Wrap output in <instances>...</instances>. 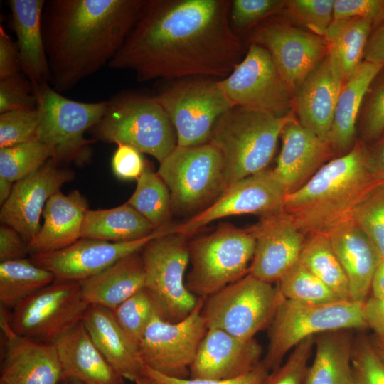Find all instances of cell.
Returning a JSON list of instances; mask_svg holds the SVG:
<instances>
[{
    "label": "cell",
    "instance_id": "1",
    "mask_svg": "<svg viewBox=\"0 0 384 384\" xmlns=\"http://www.w3.org/2000/svg\"><path fill=\"white\" fill-rule=\"evenodd\" d=\"M229 0H146L109 63L139 82L228 76L247 50L230 23Z\"/></svg>",
    "mask_w": 384,
    "mask_h": 384
},
{
    "label": "cell",
    "instance_id": "2",
    "mask_svg": "<svg viewBox=\"0 0 384 384\" xmlns=\"http://www.w3.org/2000/svg\"><path fill=\"white\" fill-rule=\"evenodd\" d=\"M145 1H46L41 27L50 87L62 94L108 65Z\"/></svg>",
    "mask_w": 384,
    "mask_h": 384
},
{
    "label": "cell",
    "instance_id": "3",
    "mask_svg": "<svg viewBox=\"0 0 384 384\" xmlns=\"http://www.w3.org/2000/svg\"><path fill=\"white\" fill-rule=\"evenodd\" d=\"M384 183L364 149L355 145L322 166L300 188L285 196L283 212L306 236L327 235L352 220L356 208Z\"/></svg>",
    "mask_w": 384,
    "mask_h": 384
},
{
    "label": "cell",
    "instance_id": "4",
    "mask_svg": "<svg viewBox=\"0 0 384 384\" xmlns=\"http://www.w3.org/2000/svg\"><path fill=\"white\" fill-rule=\"evenodd\" d=\"M294 118L292 110L285 115H277L234 106L218 119L208 143L222 156L226 188L266 169L284 127Z\"/></svg>",
    "mask_w": 384,
    "mask_h": 384
},
{
    "label": "cell",
    "instance_id": "5",
    "mask_svg": "<svg viewBox=\"0 0 384 384\" xmlns=\"http://www.w3.org/2000/svg\"><path fill=\"white\" fill-rule=\"evenodd\" d=\"M94 140L124 144L154 157L159 164L177 146L175 129L155 97L118 94L89 131Z\"/></svg>",
    "mask_w": 384,
    "mask_h": 384
},
{
    "label": "cell",
    "instance_id": "6",
    "mask_svg": "<svg viewBox=\"0 0 384 384\" xmlns=\"http://www.w3.org/2000/svg\"><path fill=\"white\" fill-rule=\"evenodd\" d=\"M188 246L191 269L186 287L206 298L248 273L255 237L251 228L223 223L208 235L190 240Z\"/></svg>",
    "mask_w": 384,
    "mask_h": 384
},
{
    "label": "cell",
    "instance_id": "7",
    "mask_svg": "<svg viewBox=\"0 0 384 384\" xmlns=\"http://www.w3.org/2000/svg\"><path fill=\"white\" fill-rule=\"evenodd\" d=\"M267 352L262 361L270 369L281 365L284 356L302 341L319 334L367 327L363 302L353 300L308 304L283 298L270 326Z\"/></svg>",
    "mask_w": 384,
    "mask_h": 384
},
{
    "label": "cell",
    "instance_id": "8",
    "mask_svg": "<svg viewBox=\"0 0 384 384\" xmlns=\"http://www.w3.org/2000/svg\"><path fill=\"white\" fill-rule=\"evenodd\" d=\"M39 125L37 139L46 144L58 164L82 165L91 157L90 144L84 134L105 112L107 100L82 102L69 99L50 85L36 90Z\"/></svg>",
    "mask_w": 384,
    "mask_h": 384
},
{
    "label": "cell",
    "instance_id": "9",
    "mask_svg": "<svg viewBox=\"0 0 384 384\" xmlns=\"http://www.w3.org/2000/svg\"><path fill=\"white\" fill-rule=\"evenodd\" d=\"M188 238L173 232V227L150 240L140 251L146 282L158 314L169 322L186 318L200 297L186 287L184 274L190 261Z\"/></svg>",
    "mask_w": 384,
    "mask_h": 384
},
{
    "label": "cell",
    "instance_id": "10",
    "mask_svg": "<svg viewBox=\"0 0 384 384\" xmlns=\"http://www.w3.org/2000/svg\"><path fill=\"white\" fill-rule=\"evenodd\" d=\"M283 298L277 286L247 273L205 298L201 313L208 329L251 339L270 326Z\"/></svg>",
    "mask_w": 384,
    "mask_h": 384
},
{
    "label": "cell",
    "instance_id": "11",
    "mask_svg": "<svg viewBox=\"0 0 384 384\" xmlns=\"http://www.w3.org/2000/svg\"><path fill=\"white\" fill-rule=\"evenodd\" d=\"M157 173L169 188L173 210L178 212L208 206L226 188L222 156L210 143L176 146L159 164Z\"/></svg>",
    "mask_w": 384,
    "mask_h": 384
},
{
    "label": "cell",
    "instance_id": "12",
    "mask_svg": "<svg viewBox=\"0 0 384 384\" xmlns=\"http://www.w3.org/2000/svg\"><path fill=\"white\" fill-rule=\"evenodd\" d=\"M154 97L168 114L179 146L208 143L218 119L234 107L218 80L208 78L180 79Z\"/></svg>",
    "mask_w": 384,
    "mask_h": 384
},
{
    "label": "cell",
    "instance_id": "13",
    "mask_svg": "<svg viewBox=\"0 0 384 384\" xmlns=\"http://www.w3.org/2000/svg\"><path fill=\"white\" fill-rule=\"evenodd\" d=\"M88 304L80 282L55 279L10 312V325L17 334L55 344L82 322Z\"/></svg>",
    "mask_w": 384,
    "mask_h": 384
},
{
    "label": "cell",
    "instance_id": "14",
    "mask_svg": "<svg viewBox=\"0 0 384 384\" xmlns=\"http://www.w3.org/2000/svg\"><path fill=\"white\" fill-rule=\"evenodd\" d=\"M205 298L184 319L172 323L157 313L138 343L145 367L169 378L186 379L208 327L201 311Z\"/></svg>",
    "mask_w": 384,
    "mask_h": 384
},
{
    "label": "cell",
    "instance_id": "15",
    "mask_svg": "<svg viewBox=\"0 0 384 384\" xmlns=\"http://www.w3.org/2000/svg\"><path fill=\"white\" fill-rule=\"evenodd\" d=\"M218 84L234 106L285 115L294 106L293 92L263 46L250 43L243 59Z\"/></svg>",
    "mask_w": 384,
    "mask_h": 384
},
{
    "label": "cell",
    "instance_id": "16",
    "mask_svg": "<svg viewBox=\"0 0 384 384\" xmlns=\"http://www.w3.org/2000/svg\"><path fill=\"white\" fill-rule=\"evenodd\" d=\"M287 194L272 170L266 169L231 184L206 208L173 227V232L189 238L207 224L225 217L273 215L283 211Z\"/></svg>",
    "mask_w": 384,
    "mask_h": 384
},
{
    "label": "cell",
    "instance_id": "17",
    "mask_svg": "<svg viewBox=\"0 0 384 384\" xmlns=\"http://www.w3.org/2000/svg\"><path fill=\"white\" fill-rule=\"evenodd\" d=\"M170 226L145 238L124 242L80 238L60 250L30 255L36 265L50 271L56 279L80 282L103 271L120 259L137 252Z\"/></svg>",
    "mask_w": 384,
    "mask_h": 384
},
{
    "label": "cell",
    "instance_id": "18",
    "mask_svg": "<svg viewBox=\"0 0 384 384\" xmlns=\"http://www.w3.org/2000/svg\"><path fill=\"white\" fill-rule=\"evenodd\" d=\"M251 41L268 50L293 92L329 51L324 37L282 23L260 27Z\"/></svg>",
    "mask_w": 384,
    "mask_h": 384
},
{
    "label": "cell",
    "instance_id": "19",
    "mask_svg": "<svg viewBox=\"0 0 384 384\" xmlns=\"http://www.w3.org/2000/svg\"><path fill=\"white\" fill-rule=\"evenodd\" d=\"M74 173L50 159L28 176L15 182L1 206L0 220L16 230L28 244L39 232L40 217L48 200L73 180Z\"/></svg>",
    "mask_w": 384,
    "mask_h": 384
},
{
    "label": "cell",
    "instance_id": "20",
    "mask_svg": "<svg viewBox=\"0 0 384 384\" xmlns=\"http://www.w3.org/2000/svg\"><path fill=\"white\" fill-rule=\"evenodd\" d=\"M0 326L4 336L0 380L9 384H58L62 368L54 344L15 333L8 308L1 305Z\"/></svg>",
    "mask_w": 384,
    "mask_h": 384
},
{
    "label": "cell",
    "instance_id": "21",
    "mask_svg": "<svg viewBox=\"0 0 384 384\" xmlns=\"http://www.w3.org/2000/svg\"><path fill=\"white\" fill-rule=\"evenodd\" d=\"M255 247L248 273L265 282H278L299 260L306 240L283 211L251 228Z\"/></svg>",
    "mask_w": 384,
    "mask_h": 384
},
{
    "label": "cell",
    "instance_id": "22",
    "mask_svg": "<svg viewBox=\"0 0 384 384\" xmlns=\"http://www.w3.org/2000/svg\"><path fill=\"white\" fill-rule=\"evenodd\" d=\"M343 82L338 62L329 50L293 92L299 122L328 142Z\"/></svg>",
    "mask_w": 384,
    "mask_h": 384
},
{
    "label": "cell",
    "instance_id": "23",
    "mask_svg": "<svg viewBox=\"0 0 384 384\" xmlns=\"http://www.w3.org/2000/svg\"><path fill=\"white\" fill-rule=\"evenodd\" d=\"M262 347L223 330L208 329L190 368L192 379H229L252 370L261 361Z\"/></svg>",
    "mask_w": 384,
    "mask_h": 384
},
{
    "label": "cell",
    "instance_id": "24",
    "mask_svg": "<svg viewBox=\"0 0 384 384\" xmlns=\"http://www.w3.org/2000/svg\"><path fill=\"white\" fill-rule=\"evenodd\" d=\"M281 137L282 149L272 171L289 193L302 186L322 166L332 149L329 142L295 118L285 125Z\"/></svg>",
    "mask_w": 384,
    "mask_h": 384
},
{
    "label": "cell",
    "instance_id": "25",
    "mask_svg": "<svg viewBox=\"0 0 384 384\" xmlns=\"http://www.w3.org/2000/svg\"><path fill=\"white\" fill-rule=\"evenodd\" d=\"M45 2V0L8 1L11 26L16 36L21 71L35 90L49 85L50 79L41 27Z\"/></svg>",
    "mask_w": 384,
    "mask_h": 384
},
{
    "label": "cell",
    "instance_id": "26",
    "mask_svg": "<svg viewBox=\"0 0 384 384\" xmlns=\"http://www.w3.org/2000/svg\"><path fill=\"white\" fill-rule=\"evenodd\" d=\"M82 323L101 353L124 379L135 383L145 375L138 345L119 325L111 311L88 305Z\"/></svg>",
    "mask_w": 384,
    "mask_h": 384
},
{
    "label": "cell",
    "instance_id": "27",
    "mask_svg": "<svg viewBox=\"0 0 384 384\" xmlns=\"http://www.w3.org/2000/svg\"><path fill=\"white\" fill-rule=\"evenodd\" d=\"M87 210L88 203L78 190L53 194L43 208V225L28 243L30 255L60 250L80 239Z\"/></svg>",
    "mask_w": 384,
    "mask_h": 384
},
{
    "label": "cell",
    "instance_id": "28",
    "mask_svg": "<svg viewBox=\"0 0 384 384\" xmlns=\"http://www.w3.org/2000/svg\"><path fill=\"white\" fill-rule=\"evenodd\" d=\"M326 235L346 276L351 299L363 302L380 262L375 248L353 220L334 228Z\"/></svg>",
    "mask_w": 384,
    "mask_h": 384
},
{
    "label": "cell",
    "instance_id": "29",
    "mask_svg": "<svg viewBox=\"0 0 384 384\" xmlns=\"http://www.w3.org/2000/svg\"><path fill=\"white\" fill-rule=\"evenodd\" d=\"M63 377L85 384H124V378L110 364L80 322L55 344Z\"/></svg>",
    "mask_w": 384,
    "mask_h": 384
},
{
    "label": "cell",
    "instance_id": "30",
    "mask_svg": "<svg viewBox=\"0 0 384 384\" xmlns=\"http://www.w3.org/2000/svg\"><path fill=\"white\" fill-rule=\"evenodd\" d=\"M146 274L140 251L117 261L103 271L80 282L88 305L111 311L145 287Z\"/></svg>",
    "mask_w": 384,
    "mask_h": 384
},
{
    "label": "cell",
    "instance_id": "31",
    "mask_svg": "<svg viewBox=\"0 0 384 384\" xmlns=\"http://www.w3.org/2000/svg\"><path fill=\"white\" fill-rule=\"evenodd\" d=\"M353 341L349 330L315 337V353L304 384H354L351 358Z\"/></svg>",
    "mask_w": 384,
    "mask_h": 384
},
{
    "label": "cell",
    "instance_id": "32",
    "mask_svg": "<svg viewBox=\"0 0 384 384\" xmlns=\"http://www.w3.org/2000/svg\"><path fill=\"white\" fill-rule=\"evenodd\" d=\"M383 66L363 61L341 90L329 137L332 149H348L355 135L356 122L362 100Z\"/></svg>",
    "mask_w": 384,
    "mask_h": 384
},
{
    "label": "cell",
    "instance_id": "33",
    "mask_svg": "<svg viewBox=\"0 0 384 384\" xmlns=\"http://www.w3.org/2000/svg\"><path fill=\"white\" fill-rule=\"evenodd\" d=\"M156 230L126 202L110 209H88L84 217L81 238L124 242L145 238Z\"/></svg>",
    "mask_w": 384,
    "mask_h": 384
},
{
    "label": "cell",
    "instance_id": "34",
    "mask_svg": "<svg viewBox=\"0 0 384 384\" xmlns=\"http://www.w3.org/2000/svg\"><path fill=\"white\" fill-rule=\"evenodd\" d=\"M373 23L368 18L334 19L324 38L335 56L344 82L361 63Z\"/></svg>",
    "mask_w": 384,
    "mask_h": 384
},
{
    "label": "cell",
    "instance_id": "35",
    "mask_svg": "<svg viewBox=\"0 0 384 384\" xmlns=\"http://www.w3.org/2000/svg\"><path fill=\"white\" fill-rule=\"evenodd\" d=\"M55 279L50 271L36 265L30 258L2 261L0 263V304L12 310Z\"/></svg>",
    "mask_w": 384,
    "mask_h": 384
},
{
    "label": "cell",
    "instance_id": "36",
    "mask_svg": "<svg viewBox=\"0 0 384 384\" xmlns=\"http://www.w3.org/2000/svg\"><path fill=\"white\" fill-rule=\"evenodd\" d=\"M299 262L329 287L341 300H352L346 276L324 234L308 235Z\"/></svg>",
    "mask_w": 384,
    "mask_h": 384
},
{
    "label": "cell",
    "instance_id": "37",
    "mask_svg": "<svg viewBox=\"0 0 384 384\" xmlns=\"http://www.w3.org/2000/svg\"><path fill=\"white\" fill-rule=\"evenodd\" d=\"M127 203L156 229L169 226L173 210L170 192L158 173L148 165L137 180L136 188Z\"/></svg>",
    "mask_w": 384,
    "mask_h": 384
},
{
    "label": "cell",
    "instance_id": "38",
    "mask_svg": "<svg viewBox=\"0 0 384 384\" xmlns=\"http://www.w3.org/2000/svg\"><path fill=\"white\" fill-rule=\"evenodd\" d=\"M277 282L282 297L293 302L320 304L341 300L299 262Z\"/></svg>",
    "mask_w": 384,
    "mask_h": 384
},
{
    "label": "cell",
    "instance_id": "39",
    "mask_svg": "<svg viewBox=\"0 0 384 384\" xmlns=\"http://www.w3.org/2000/svg\"><path fill=\"white\" fill-rule=\"evenodd\" d=\"M53 158L50 149L39 140L0 149V176L15 183Z\"/></svg>",
    "mask_w": 384,
    "mask_h": 384
},
{
    "label": "cell",
    "instance_id": "40",
    "mask_svg": "<svg viewBox=\"0 0 384 384\" xmlns=\"http://www.w3.org/2000/svg\"><path fill=\"white\" fill-rule=\"evenodd\" d=\"M112 312L124 332L138 345L157 309L152 296L144 287Z\"/></svg>",
    "mask_w": 384,
    "mask_h": 384
},
{
    "label": "cell",
    "instance_id": "41",
    "mask_svg": "<svg viewBox=\"0 0 384 384\" xmlns=\"http://www.w3.org/2000/svg\"><path fill=\"white\" fill-rule=\"evenodd\" d=\"M353 223L375 248L380 262L384 260V183L356 208Z\"/></svg>",
    "mask_w": 384,
    "mask_h": 384
},
{
    "label": "cell",
    "instance_id": "42",
    "mask_svg": "<svg viewBox=\"0 0 384 384\" xmlns=\"http://www.w3.org/2000/svg\"><path fill=\"white\" fill-rule=\"evenodd\" d=\"M38 109L15 110L0 114V149L37 139Z\"/></svg>",
    "mask_w": 384,
    "mask_h": 384
},
{
    "label": "cell",
    "instance_id": "43",
    "mask_svg": "<svg viewBox=\"0 0 384 384\" xmlns=\"http://www.w3.org/2000/svg\"><path fill=\"white\" fill-rule=\"evenodd\" d=\"M334 0H289L284 9L313 33L324 37L334 20Z\"/></svg>",
    "mask_w": 384,
    "mask_h": 384
},
{
    "label": "cell",
    "instance_id": "44",
    "mask_svg": "<svg viewBox=\"0 0 384 384\" xmlns=\"http://www.w3.org/2000/svg\"><path fill=\"white\" fill-rule=\"evenodd\" d=\"M283 0L230 1V23L236 35L248 30L264 18L284 9Z\"/></svg>",
    "mask_w": 384,
    "mask_h": 384
},
{
    "label": "cell",
    "instance_id": "45",
    "mask_svg": "<svg viewBox=\"0 0 384 384\" xmlns=\"http://www.w3.org/2000/svg\"><path fill=\"white\" fill-rule=\"evenodd\" d=\"M351 365L354 384H384V361L366 338L353 342Z\"/></svg>",
    "mask_w": 384,
    "mask_h": 384
},
{
    "label": "cell",
    "instance_id": "46",
    "mask_svg": "<svg viewBox=\"0 0 384 384\" xmlns=\"http://www.w3.org/2000/svg\"><path fill=\"white\" fill-rule=\"evenodd\" d=\"M316 336L297 344L285 362L268 374L263 384H304Z\"/></svg>",
    "mask_w": 384,
    "mask_h": 384
},
{
    "label": "cell",
    "instance_id": "47",
    "mask_svg": "<svg viewBox=\"0 0 384 384\" xmlns=\"http://www.w3.org/2000/svg\"><path fill=\"white\" fill-rule=\"evenodd\" d=\"M37 107L35 88L21 72L0 80V114L15 110H35Z\"/></svg>",
    "mask_w": 384,
    "mask_h": 384
},
{
    "label": "cell",
    "instance_id": "48",
    "mask_svg": "<svg viewBox=\"0 0 384 384\" xmlns=\"http://www.w3.org/2000/svg\"><path fill=\"white\" fill-rule=\"evenodd\" d=\"M142 153L129 145H117L111 166L114 176L123 181L137 180L146 168Z\"/></svg>",
    "mask_w": 384,
    "mask_h": 384
},
{
    "label": "cell",
    "instance_id": "49",
    "mask_svg": "<svg viewBox=\"0 0 384 384\" xmlns=\"http://www.w3.org/2000/svg\"><path fill=\"white\" fill-rule=\"evenodd\" d=\"M145 374L165 384H263L269 374V369L261 361L252 370L242 375L220 380L169 378L146 367H145Z\"/></svg>",
    "mask_w": 384,
    "mask_h": 384
},
{
    "label": "cell",
    "instance_id": "50",
    "mask_svg": "<svg viewBox=\"0 0 384 384\" xmlns=\"http://www.w3.org/2000/svg\"><path fill=\"white\" fill-rule=\"evenodd\" d=\"M384 16V1L335 0L334 19L368 18L373 23Z\"/></svg>",
    "mask_w": 384,
    "mask_h": 384
},
{
    "label": "cell",
    "instance_id": "51",
    "mask_svg": "<svg viewBox=\"0 0 384 384\" xmlns=\"http://www.w3.org/2000/svg\"><path fill=\"white\" fill-rule=\"evenodd\" d=\"M30 255L28 244L13 228L6 224L0 226V260L26 258Z\"/></svg>",
    "mask_w": 384,
    "mask_h": 384
},
{
    "label": "cell",
    "instance_id": "52",
    "mask_svg": "<svg viewBox=\"0 0 384 384\" xmlns=\"http://www.w3.org/2000/svg\"><path fill=\"white\" fill-rule=\"evenodd\" d=\"M18 52L16 43L0 27V80L21 73Z\"/></svg>",
    "mask_w": 384,
    "mask_h": 384
},
{
    "label": "cell",
    "instance_id": "53",
    "mask_svg": "<svg viewBox=\"0 0 384 384\" xmlns=\"http://www.w3.org/2000/svg\"><path fill=\"white\" fill-rule=\"evenodd\" d=\"M384 129V84L376 91L367 110L365 130L368 137H374Z\"/></svg>",
    "mask_w": 384,
    "mask_h": 384
},
{
    "label": "cell",
    "instance_id": "54",
    "mask_svg": "<svg viewBox=\"0 0 384 384\" xmlns=\"http://www.w3.org/2000/svg\"><path fill=\"white\" fill-rule=\"evenodd\" d=\"M363 314L367 327L378 337H384V297L370 296L363 302Z\"/></svg>",
    "mask_w": 384,
    "mask_h": 384
},
{
    "label": "cell",
    "instance_id": "55",
    "mask_svg": "<svg viewBox=\"0 0 384 384\" xmlns=\"http://www.w3.org/2000/svg\"><path fill=\"white\" fill-rule=\"evenodd\" d=\"M364 60L384 66V23L368 38Z\"/></svg>",
    "mask_w": 384,
    "mask_h": 384
},
{
    "label": "cell",
    "instance_id": "56",
    "mask_svg": "<svg viewBox=\"0 0 384 384\" xmlns=\"http://www.w3.org/2000/svg\"><path fill=\"white\" fill-rule=\"evenodd\" d=\"M370 289L373 296L384 297V260L379 262L375 270Z\"/></svg>",
    "mask_w": 384,
    "mask_h": 384
},
{
    "label": "cell",
    "instance_id": "57",
    "mask_svg": "<svg viewBox=\"0 0 384 384\" xmlns=\"http://www.w3.org/2000/svg\"><path fill=\"white\" fill-rule=\"evenodd\" d=\"M13 182L0 176V204L2 206L9 198L13 186Z\"/></svg>",
    "mask_w": 384,
    "mask_h": 384
},
{
    "label": "cell",
    "instance_id": "58",
    "mask_svg": "<svg viewBox=\"0 0 384 384\" xmlns=\"http://www.w3.org/2000/svg\"><path fill=\"white\" fill-rule=\"evenodd\" d=\"M135 384H165V383L159 381V380L150 375L145 374L144 376L138 379L135 382Z\"/></svg>",
    "mask_w": 384,
    "mask_h": 384
},
{
    "label": "cell",
    "instance_id": "59",
    "mask_svg": "<svg viewBox=\"0 0 384 384\" xmlns=\"http://www.w3.org/2000/svg\"><path fill=\"white\" fill-rule=\"evenodd\" d=\"M58 384H85L84 383L69 377L62 378Z\"/></svg>",
    "mask_w": 384,
    "mask_h": 384
},
{
    "label": "cell",
    "instance_id": "60",
    "mask_svg": "<svg viewBox=\"0 0 384 384\" xmlns=\"http://www.w3.org/2000/svg\"><path fill=\"white\" fill-rule=\"evenodd\" d=\"M373 346L375 349L376 350L377 353L379 354V356L381 357V358L384 361V346H382L376 343L375 345H373Z\"/></svg>",
    "mask_w": 384,
    "mask_h": 384
},
{
    "label": "cell",
    "instance_id": "61",
    "mask_svg": "<svg viewBox=\"0 0 384 384\" xmlns=\"http://www.w3.org/2000/svg\"><path fill=\"white\" fill-rule=\"evenodd\" d=\"M375 343L382 346H384V337H378L376 338L375 340Z\"/></svg>",
    "mask_w": 384,
    "mask_h": 384
},
{
    "label": "cell",
    "instance_id": "62",
    "mask_svg": "<svg viewBox=\"0 0 384 384\" xmlns=\"http://www.w3.org/2000/svg\"><path fill=\"white\" fill-rule=\"evenodd\" d=\"M0 384H9L6 382H4V381H2V380H0Z\"/></svg>",
    "mask_w": 384,
    "mask_h": 384
},
{
    "label": "cell",
    "instance_id": "63",
    "mask_svg": "<svg viewBox=\"0 0 384 384\" xmlns=\"http://www.w3.org/2000/svg\"><path fill=\"white\" fill-rule=\"evenodd\" d=\"M383 164H384V151H383Z\"/></svg>",
    "mask_w": 384,
    "mask_h": 384
}]
</instances>
